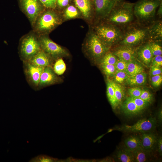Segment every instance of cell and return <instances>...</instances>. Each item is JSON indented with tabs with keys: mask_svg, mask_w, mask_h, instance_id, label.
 <instances>
[{
	"mask_svg": "<svg viewBox=\"0 0 162 162\" xmlns=\"http://www.w3.org/2000/svg\"><path fill=\"white\" fill-rule=\"evenodd\" d=\"M140 137L142 148L150 152L154 149L158 138L155 134L148 132L142 133Z\"/></svg>",
	"mask_w": 162,
	"mask_h": 162,
	"instance_id": "obj_17",
	"label": "cell"
},
{
	"mask_svg": "<svg viewBox=\"0 0 162 162\" xmlns=\"http://www.w3.org/2000/svg\"><path fill=\"white\" fill-rule=\"evenodd\" d=\"M73 2L80 11L82 19L91 26L94 17L93 0H73Z\"/></svg>",
	"mask_w": 162,
	"mask_h": 162,
	"instance_id": "obj_13",
	"label": "cell"
},
{
	"mask_svg": "<svg viewBox=\"0 0 162 162\" xmlns=\"http://www.w3.org/2000/svg\"><path fill=\"white\" fill-rule=\"evenodd\" d=\"M63 23L60 12L46 8L36 18L32 27L38 36L49 35Z\"/></svg>",
	"mask_w": 162,
	"mask_h": 162,
	"instance_id": "obj_1",
	"label": "cell"
},
{
	"mask_svg": "<svg viewBox=\"0 0 162 162\" xmlns=\"http://www.w3.org/2000/svg\"><path fill=\"white\" fill-rule=\"evenodd\" d=\"M127 64V62L118 58L115 65L117 70L125 71Z\"/></svg>",
	"mask_w": 162,
	"mask_h": 162,
	"instance_id": "obj_37",
	"label": "cell"
},
{
	"mask_svg": "<svg viewBox=\"0 0 162 162\" xmlns=\"http://www.w3.org/2000/svg\"><path fill=\"white\" fill-rule=\"evenodd\" d=\"M156 14L160 18L162 16V2L160 3L158 8Z\"/></svg>",
	"mask_w": 162,
	"mask_h": 162,
	"instance_id": "obj_45",
	"label": "cell"
},
{
	"mask_svg": "<svg viewBox=\"0 0 162 162\" xmlns=\"http://www.w3.org/2000/svg\"><path fill=\"white\" fill-rule=\"evenodd\" d=\"M55 61L48 54L41 50L28 62L37 66L52 67Z\"/></svg>",
	"mask_w": 162,
	"mask_h": 162,
	"instance_id": "obj_15",
	"label": "cell"
},
{
	"mask_svg": "<svg viewBox=\"0 0 162 162\" xmlns=\"http://www.w3.org/2000/svg\"><path fill=\"white\" fill-rule=\"evenodd\" d=\"M121 0H93L94 17L92 24L105 19L116 4Z\"/></svg>",
	"mask_w": 162,
	"mask_h": 162,
	"instance_id": "obj_11",
	"label": "cell"
},
{
	"mask_svg": "<svg viewBox=\"0 0 162 162\" xmlns=\"http://www.w3.org/2000/svg\"><path fill=\"white\" fill-rule=\"evenodd\" d=\"M152 65L161 67L162 65V56H153L152 61Z\"/></svg>",
	"mask_w": 162,
	"mask_h": 162,
	"instance_id": "obj_42",
	"label": "cell"
},
{
	"mask_svg": "<svg viewBox=\"0 0 162 162\" xmlns=\"http://www.w3.org/2000/svg\"><path fill=\"white\" fill-rule=\"evenodd\" d=\"M162 0H139L134 3L133 11L139 24L144 26L154 21L156 11Z\"/></svg>",
	"mask_w": 162,
	"mask_h": 162,
	"instance_id": "obj_4",
	"label": "cell"
},
{
	"mask_svg": "<svg viewBox=\"0 0 162 162\" xmlns=\"http://www.w3.org/2000/svg\"><path fill=\"white\" fill-rule=\"evenodd\" d=\"M107 95L109 101L113 108L117 106L114 93L112 81L108 80L107 84Z\"/></svg>",
	"mask_w": 162,
	"mask_h": 162,
	"instance_id": "obj_27",
	"label": "cell"
},
{
	"mask_svg": "<svg viewBox=\"0 0 162 162\" xmlns=\"http://www.w3.org/2000/svg\"><path fill=\"white\" fill-rule=\"evenodd\" d=\"M83 48L86 56L94 60L100 59L110 49L89 27L84 40Z\"/></svg>",
	"mask_w": 162,
	"mask_h": 162,
	"instance_id": "obj_5",
	"label": "cell"
},
{
	"mask_svg": "<svg viewBox=\"0 0 162 162\" xmlns=\"http://www.w3.org/2000/svg\"><path fill=\"white\" fill-rule=\"evenodd\" d=\"M38 36L32 30L20 39L18 47V54L22 62L29 61L41 50Z\"/></svg>",
	"mask_w": 162,
	"mask_h": 162,
	"instance_id": "obj_6",
	"label": "cell"
},
{
	"mask_svg": "<svg viewBox=\"0 0 162 162\" xmlns=\"http://www.w3.org/2000/svg\"><path fill=\"white\" fill-rule=\"evenodd\" d=\"M143 67L134 60L128 62L125 71L129 76L135 75L143 72Z\"/></svg>",
	"mask_w": 162,
	"mask_h": 162,
	"instance_id": "obj_25",
	"label": "cell"
},
{
	"mask_svg": "<svg viewBox=\"0 0 162 162\" xmlns=\"http://www.w3.org/2000/svg\"><path fill=\"white\" fill-rule=\"evenodd\" d=\"M149 25L147 26L149 39L152 41H160L162 39L161 21H154Z\"/></svg>",
	"mask_w": 162,
	"mask_h": 162,
	"instance_id": "obj_18",
	"label": "cell"
},
{
	"mask_svg": "<svg viewBox=\"0 0 162 162\" xmlns=\"http://www.w3.org/2000/svg\"><path fill=\"white\" fill-rule=\"evenodd\" d=\"M140 88L135 87L131 88L128 90V92L130 97L135 98L139 97L142 92Z\"/></svg>",
	"mask_w": 162,
	"mask_h": 162,
	"instance_id": "obj_38",
	"label": "cell"
},
{
	"mask_svg": "<svg viewBox=\"0 0 162 162\" xmlns=\"http://www.w3.org/2000/svg\"><path fill=\"white\" fill-rule=\"evenodd\" d=\"M134 162H145L148 160L150 157V152L140 147L132 152Z\"/></svg>",
	"mask_w": 162,
	"mask_h": 162,
	"instance_id": "obj_23",
	"label": "cell"
},
{
	"mask_svg": "<svg viewBox=\"0 0 162 162\" xmlns=\"http://www.w3.org/2000/svg\"><path fill=\"white\" fill-rule=\"evenodd\" d=\"M151 73L153 76L161 74L162 70L160 67L152 65L150 69Z\"/></svg>",
	"mask_w": 162,
	"mask_h": 162,
	"instance_id": "obj_43",
	"label": "cell"
},
{
	"mask_svg": "<svg viewBox=\"0 0 162 162\" xmlns=\"http://www.w3.org/2000/svg\"><path fill=\"white\" fill-rule=\"evenodd\" d=\"M146 74L143 72L130 76L126 80L128 83L131 86L142 85L146 82Z\"/></svg>",
	"mask_w": 162,
	"mask_h": 162,
	"instance_id": "obj_26",
	"label": "cell"
},
{
	"mask_svg": "<svg viewBox=\"0 0 162 162\" xmlns=\"http://www.w3.org/2000/svg\"><path fill=\"white\" fill-rule=\"evenodd\" d=\"M22 62L23 71L27 82L34 90L38 91L40 77L45 68L37 66L28 61Z\"/></svg>",
	"mask_w": 162,
	"mask_h": 162,
	"instance_id": "obj_12",
	"label": "cell"
},
{
	"mask_svg": "<svg viewBox=\"0 0 162 162\" xmlns=\"http://www.w3.org/2000/svg\"><path fill=\"white\" fill-rule=\"evenodd\" d=\"M38 38L41 49L54 61L69 56L67 50L53 41L49 37V35H40Z\"/></svg>",
	"mask_w": 162,
	"mask_h": 162,
	"instance_id": "obj_8",
	"label": "cell"
},
{
	"mask_svg": "<svg viewBox=\"0 0 162 162\" xmlns=\"http://www.w3.org/2000/svg\"><path fill=\"white\" fill-rule=\"evenodd\" d=\"M116 157L117 160L120 162H134L132 152L124 147L117 151L116 153Z\"/></svg>",
	"mask_w": 162,
	"mask_h": 162,
	"instance_id": "obj_22",
	"label": "cell"
},
{
	"mask_svg": "<svg viewBox=\"0 0 162 162\" xmlns=\"http://www.w3.org/2000/svg\"><path fill=\"white\" fill-rule=\"evenodd\" d=\"M54 72L52 67H45L41 74L38 90L44 87L58 83L60 79Z\"/></svg>",
	"mask_w": 162,
	"mask_h": 162,
	"instance_id": "obj_14",
	"label": "cell"
},
{
	"mask_svg": "<svg viewBox=\"0 0 162 162\" xmlns=\"http://www.w3.org/2000/svg\"><path fill=\"white\" fill-rule=\"evenodd\" d=\"M114 87L115 98L117 105L120 104L124 97L123 91L121 87L115 83L112 82Z\"/></svg>",
	"mask_w": 162,
	"mask_h": 162,
	"instance_id": "obj_30",
	"label": "cell"
},
{
	"mask_svg": "<svg viewBox=\"0 0 162 162\" xmlns=\"http://www.w3.org/2000/svg\"><path fill=\"white\" fill-rule=\"evenodd\" d=\"M88 26L109 48L112 45L120 42L123 37V32L119 27L103 20Z\"/></svg>",
	"mask_w": 162,
	"mask_h": 162,
	"instance_id": "obj_3",
	"label": "cell"
},
{
	"mask_svg": "<svg viewBox=\"0 0 162 162\" xmlns=\"http://www.w3.org/2000/svg\"><path fill=\"white\" fill-rule=\"evenodd\" d=\"M134 3L124 0L120 1L116 4L103 21L118 27L130 25L134 18Z\"/></svg>",
	"mask_w": 162,
	"mask_h": 162,
	"instance_id": "obj_2",
	"label": "cell"
},
{
	"mask_svg": "<svg viewBox=\"0 0 162 162\" xmlns=\"http://www.w3.org/2000/svg\"><path fill=\"white\" fill-rule=\"evenodd\" d=\"M60 12L63 22L73 19H82L80 11L73 2Z\"/></svg>",
	"mask_w": 162,
	"mask_h": 162,
	"instance_id": "obj_19",
	"label": "cell"
},
{
	"mask_svg": "<svg viewBox=\"0 0 162 162\" xmlns=\"http://www.w3.org/2000/svg\"><path fill=\"white\" fill-rule=\"evenodd\" d=\"M158 150L160 155L162 154V137L160 136L158 138L157 145Z\"/></svg>",
	"mask_w": 162,
	"mask_h": 162,
	"instance_id": "obj_44",
	"label": "cell"
},
{
	"mask_svg": "<svg viewBox=\"0 0 162 162\" xmlns=\"http://www.w3.org/2000/svg\"><path fill=\"white\" fill-rule=\"evenodd\" d=\"M136 106L141 110L146 108L149 104V102L145 101L139 97L135 98L130 97Z\"/></svg>",
	"mask_w": 162,
	"mask_h": 162,
	"instance_id": "obj_33",
	"label": "cell"
},
{
	"mask_svg": "<svg viewBox=\"0 0 162 162\" xmlns=\"http://www.w3.org/2000/svg\"><path fill=\"white\" fill-rule=\"evenodd\" d=\"M101 67L104 72L107 76L114 74L116 70L115 65L113 64H101Z\"/></svg>",
	"mask_w": 162,
	"mask_h": 162,
	"instance_id": "obj_36",
	"label": "cell"
},
{
	"mask_svg": "<svg viewBox=\"0 0 162 162\" xmlns=\"http://www.w3.org/2000/svg\"><path fill=\"white\" fill-rule=\"evenodd\" d=\"M129 26L119 42L122 45L133 46L149 39L147 26L139 24Z\"/></svg>",
	"mask_w": 162,
	"mask_h": 162,
	"instance_id": "obj_7",
	"label": "cell"
},
{
	"mask_svg": "<svg viewBox=\"0 0 162 162\" xmlns=\"http://www.w3.org/2000/svg\"><path fill=\"white\" fill-rule=\"evenodd\" d=\"M137 55L139 58L144 63L148 64L152 61L153 57L152 54L149 43L148 42L139 49L137 52Z\"/></svg>",
	"mask_w": 162,
	"mask_h": 162,
	"instance_id": "obj_21",
	"label": "cell"
},
{
	"mask_svg": "<svg viewBox=\"0 0 162 162\" xmlns=\"http://www.w3.org/2000/svg\"><path fill=\"white\" fill-rule=\"evenodd\" d=\"M21 11L28 20L31 26L39 15L46 8L40 0H17Z\"/></svg>",
	"mask_w": 162,
	"mask_h": 162,
	"instance_id": "obj_9",
	"label": "cell"
},
{
	"mask_svg": "<svg viewBox=\"0 0 162 162\" xmlns=\"http://www.w3.org/2000/svg\"><path fill=\"white\" fill-rule=\"evenodd\" d=\"M157 118L159 122L161 123L162 121V110L161 109L158 112Z\"/></svg>",
	"mask_w": 162,
	"mask_h": 162,
	"instance_id": "obj_46",
	"label": "cell"
},
{
	"mask_svg": "<svg viewBox=\"0 0 162 162\" xmlns=\"http://www.w3.org/2000/svg\"><path fill=\"white\" fill-rule=\"evenodd\" d=\"M73 2V0H56L55 9L60 12Z\"/></svg>",
	"mask_w": 162,
	"mask_h": 162,
	"instance_id": "obj_35",
	"label": "cell"
},
{
	"mask_svg": "<svg viewBox=\"0 0 162 162\" xmlns=\"http://www.w3.org/2000/svg\"><path fill=\"white\" fill-rule=\"evenodd\" d=\"M158 41L151 40L149 42L151 50L153 56H162V49Z\"/></svg>",
	"mask_w": 162,
	"mask_h": 162,
	"instance_id": "obj_31",
	"label": "cell"
},
{
	"mask_svg": "<svg viewBox=\"0 0 162 162\" xmlns=\"http://www.w3.org/2000/svg\"><path fill=\"white\" fill-rule=\"evenodd\" d=\"M117 59V57L113 53L108 52L100 59V64L115 65Z\"/></svg>",
	"mask_w": 162,
	"mask_h": 162,
	"instance_id": "obj_29",
	"label": "cell"
},
{
	"mask_svg": "<svg viewBox=\"0 0 162 162\" xmlns=\"http://www.w3.org/2000/svg\"><path fill=\"white\" fill-rule=\"evenodd\" d=\"M124 143V147L132 152L141 147L140 136L136 135L131 136L128 137L125 140Z\"/></svg>",
	"mask_w": 162,
	"mask_h": 162,
	"instance_id": "obj_24",
	"label": "cell"
},
{
	"mask_svg": "<svg viewBox=\"0 0 162 162\" xmlns=\"http://www.w3.org/2000/svg\"><path fill=\"white\" fill-rule=\"evenodd\" d=\"M139 98L142 100L149 102L151 101L152 99V95L151 93L148 90L143 89Z\"/></svg>",
	"mask_w": 162,
	"mask_h": 162,
	"instance_id": "obj_40",
	"label": "cell"
},
{
	"mask_svg": "<svg viewBox=\"0 0 162 162\" xmlns=\"http://www.w3.org/2000/svg\"><path fill=\"white\" fill-rule=\"evenodd\" d=\"M151 82L154 86H159L162 82V75L160 74L153 76L151 78Z\"/></svg>",
	"mask_w": 162,
	"mask_h": 162,
	"instance_id": "obj_41",
	"label": "cell"
},
{
	"mask_svg": "<svg viewBox=\"0 0 162 162\" xmlns=\"http://www.w3.org/2000/svg\"><path fill=\"white\" fill-rule=\"evenodd\" d=\"M122 110L125 115L129 117L138 115L142 111L136 106L130 97L127 98L123 103Z\"/></svg>",
	"mask_w": 162,
	"mask_h": 162,
	"instance_id": "obj_20",
	"label": "cell"
},
{
	"mask_svg": "<svg viewBox=\"0 0 162 162\" xmlns=\"http://www.w3.org/2000/svg\"><path fill=\"white\" fill-rule=\"evenodd\" d=\"M115 73L114 79L116 82L118 83L123 82L129 77L125 71L117 70Z\"/></svg>",
	"mask_w": 162,
	"mask_h": 162,
	"instance_id": "obj_34",
	"label": "cell"
},
{
	"mask_svg": "<svg viewBox=\"0 0 162 162\" xmlns=\"http://www.w3.org/2000/svg\"><path fill=\"white\" fill-rule=\"evenodd\" d=\"M46 8L55 9L56 0H40Z\"/></svg>",
	"mask_w": 162,
	"mask_h": 162,
	"instance_id": "obj_39",
	"label": "cell"
},
{
	"mask_svg": "<svg viewBox=\"0 0 162 162\" xmlns=\"http://www.w3.org/2000/svg\"><path fill=\"white\" fill-rule=\"evenodd\" d=\"M117 49L113 54L118 58L127 62L134 61L136 56V51L132 46L122 45Z\"/></svg>",
	"mask_w": 162,
	"mask_h": 162,
	"instance_id": "obj_16",
	"label": "cell"
},
{
	"mask_svg": "<svg viewBox=\"0 0 162 162\" xmlns=\"http://www.w3.org/2000/svg\"><path fill=\"white\" fill-rule=\"evenodd\" d=\"M57 159L43 154L38 155L30 160V162H51L57 160Z\"/></svg>",
	"mask_w": 162,
	"mask_h": 162,
	"instance_id": "obj_32",
	"label": "cell"
},
{
	"mask_svg": "<svg viewBox=\"0 0 162 162\" xmlns=\"http://www.w3.org/2000/svg\"><path fill=\"white\" fill-rule=\"evenodd\" d=\"M55 73L58 75L63 74L66 70V64L62 58H59L55 62L52 67Z\"/></svg>",
	"mask_w": 162,
	"mask_h": 162,
	"instance_id": "obj_28",
	"label": "cell"
},
{
	"mask_svg": "<svg viewBox=\"0 0 162 162\" xmlns=\"http://www.w3.org/2000/svg\"><path fill=\"white\" fill-rule=\"evenodd\" d=\"M157 120L154 117L141 119L131 125L125 124L116 128V129L128 133H146L154 130L156 128Z\"/></svg>",
	"mask_w": 162,
	"mask_h": 162,
	"instance_id": "obj_10",
	"label": "cell"
}]
</instances>
